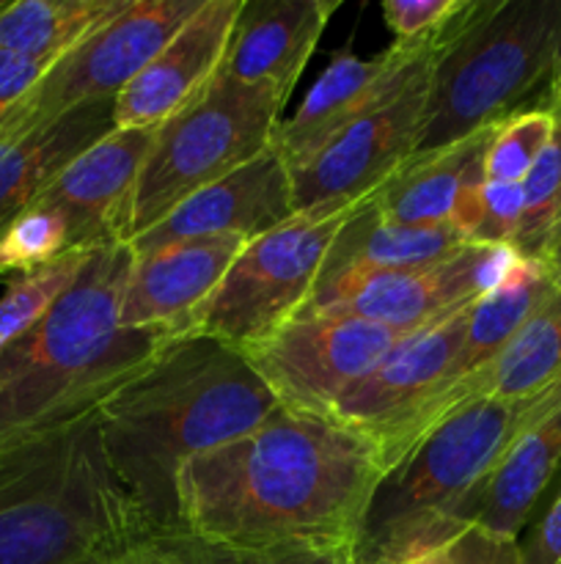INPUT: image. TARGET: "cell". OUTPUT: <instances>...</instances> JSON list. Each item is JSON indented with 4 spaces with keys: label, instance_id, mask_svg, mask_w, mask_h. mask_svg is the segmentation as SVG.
Masks as SVG:
<instances>
[{
    "label": "cell",
    "instance_id": "cell-1",
    "mask_svg": "<svg viewBox=\"0 0 561 564\" xmlns=\"http://www.w3.org/2000/svg\"><path fill=\"white\" fill-rule=\"evenodd\" d=\"M385 477L372 438L322 416L275 411L176 477V527L237 556L358 545Z\"/></svg>",
    "mask_w": 561,
    "mask_h": 564
},
{
    "label": "cell",
    "instance_id": "cell-2",
    "mask_svg": "<svg viewBox=\"0 0 561 564\" xmlns=\"http://www.w3.org/2000/svg\"><path fill=\"white\" fill-rule=\"evenodd\" d=\"M280 402L240 350L207 336L174 339L97 413L121 488L154 529L176 527V477L193 457L242 438Z\"/></svg>",
    "mask_w": 561,
    "mask_h": 564
},
{
    "label": "cell",
    "instance_id": "cell-3",
    "mask_svg": "<svg viewBox=\"0 0 561 564\" xmlns=\"http://www.w3.org/2000/svg\"><path fill=\"white\" fill-rule=\"evenodd\" d=\"M132 262L127 242L91 248L42 323L0 356V452L94 416L174 341L121 328Z\"/></svg>",
    "mask_w": 561,
    "mask_h": 564
},
{
    "label": "cell",
    "instance_id": "cell-4",
    "mask_svg": "<svg viewBox=\"0 0 561 564\" xmlns=\"http://www.w3.org/2000/svg\"><path fill=\"white\" fill-rule=\"evenodd\" d=\"M97 413L0 452V564H82L157 532L116 479Z\"/></svg>",
    "mask_w": 561,
    "mask_h": 564
},
{
    "label": "cell",
    "instance_id": "cell-5",
    "mask_svg": "<svg viewBox=\"0 0 561 564\" xmlns=\"http://www.w3.org/2000/svg\"><path fill=\"white\" fill-rule=\"evenodd\" d=\"M548 397L479 400L446 419L380 479L361 538L358 564L405 560L457 543L471 529L473 501L512 444L550 419Z\"/></svg>",
    "mask_w": 561,
    "mask_h": 564
},
{
    "label": "cell",
    "instance_id": "cell-6",
    "mask_svg": "<svg viewBox=\"0 0 561 564\" xmlns=\"http://www.w3.org/2000/svg\"><path fill=\"white\" fill-rule=\"evenodd\" d=\"M561 58V0H490L484 14L440 55L429 75L418 152L498 127L548 97Z\"/></svg>",
    "mask_w": 561,
    "mask_h": 564
},
{
    "label": "cell",
    "instance_id": "cell-7",
    "mask_svg": "<svg viewBox=\"0 0 561 564\" xmlns=\"http://www.w3.org/2000/svg\"><path fill=\"white\" fill-rule=\"evenodd\" d=\"M284 105L278 94L242 86L218 72L185 110L154 130L141 174L121 209L116 240L130 246L193 193L262 154Z\"/></svg>",
    "mask_w": 561,
    "mask_h": 564
},
{
    "label": "cell",
    "instance_id": "cell-8",
    "mask_svg": "<svg viewBox=\"0 0 561 564\" xmlns=\"http://www.w3.org/2000/svg\"><path fill=\"white\" fill-rule=\"evenodd\" d=\"M358 204L306 209L248 240L185 336H207L242 350L300 314L311 303L330 248Z\"/></svg>",
    "mask_w": 561,
    "mask_h": 564
},
{
    "label": "cell",
    "instance_id": "cell-9",
    "mask_svg": "<svg viewBox=\"0 0 561 564\" xmlns=\"http://www.w3.org/2000/svg\"><path fill=\"white\" fill-rule=\"evenodd\" d=\"M204 0H130L113 20L66 50L0 121V135L36 130L80 105L116 99Z\"/></svg>",
    "mask_w": 561,
    "mask_h": 564
},
{
    "label": "cell",
    "instance_id": "cell-10",
    "mask_svg": "<svg viewBox=\"0 0 561 564\" xmlns=\"http://www.w3.org/2000/svg\"><path fill=\"white\" fill-rule=\"evenodd\" d=\"M407 334L352 314L306 306L278 330L242 347L280 408L328 419L336 402Z\"/></svg>",
    "mask_w": 561,
    "mask_h": 564
},
{
    "label": "cell",
    "instance_id": "cell-11",
    "mask_svg": "<svg viewBox=\"0 0 561 564\" xmlns=\"http://www.w3.org/2000/svg\"><path fill=\"white\" fill-rule=\"evenodd\" d=\"M487 3L490 0H468L454 25L435 39L394 42L372 58H358L346 50L336 53L308 88L300 108L275 124L270 149L289 165V171L308 163L346 127L388 105L424 66L440 58L484 14Z\"/></svg>",
    "mask_w": 561,
    "mask_h": 564
},
{
    "label": "cell",
    "instance_id": "cell-12",
    "mask_svg": "<svg viewBox=\"0 0 561 564\" xmlns=\"http://www.w3.org/2000/svg\"><path fill=\"white\" fill-rule=\"evenodd\" d=\"M432 64L424 66L388 105L358 119L292 171L297 213L363 202L418 152L427 124Z\"/></svg>",
    "mask_w": 561,
    "mask_h": 564
},
{
    "label": "cell",
    "instance_id": "cell-13",
    "mask_svg": "<svg viewBox=\"0 0 561 564\" xmlns=\"http://www.w3.org/2000/svg\"><path fill=\"white\" fill-rule=\"evenodd\" d=\"M471 306L402 336L330 411V422L361 433L377 452L449 389Z\"/></svg>",
    "mask_w": 561,
    "mask_h": 564
},
{
    "label": "cell",
    "instance_id": "cell-14",
    "mask_svg": "<svg viewBox=\"0 0 561 564\" xmlns=\"http://www.w3.org/2000/svg\"><path fill=\"white\" fill-rule=\"evenodd\" d=\"M482 242H471L457 257L429 268L344 270L319 284L308 306L352 314L396 334H413L482 301Z\"/></svg>",
    "mask_w": 561,
    "mask_h": 564
},
{
    "label": "cell",
    "instance_id": "cell-15",
    "mask_svg": "<svg viewBox=\"0 0 561 564\" xmlns=\"http://www.w3.org/2000/svg\"><path fill=\"white\" fill-rule=\"evenodd\" d=\"M295 215L297 204L289 165L267 147L229 176L185 198L157 226L132 240L130 248L135 257H141L174 242L220 235L253 240L278 229Z\"/></svg>",
    "mask_w": 561,
    "mask_h": 564
},
{
    "label": "cell",
    "instance_id": "cell-16",
    "mask_svg": "<svg viewBox=\"0 0 561 564\" xmlns=\"http://www.w3.org/2000/svg\"><path fill=\"white\" fill-rule=\"evenodd\" d=\"M242 0H204L116 97V130H157L218 77Z\"/></svg>",
    "mask_w": 561,
    "mask_h": 564
},
{
    "label": "cell",
    "instance_id": "cell-17",
    "mask_svg": "<svg viewBox=\"0 0 561 564\" xmlns=\"http://www.w3.org/2000/svg\"><path fill=\"white\" fill-rule=\"evenodd\" d=\"M245 242V237L220 235L135 257L121 295V328L157 330L168 339H182Z\"/></svg>",
    "mask_w": 561,
    "mask_h": 564
},
{
    "label": "cell",
    "instance_id": "cell-18",
    "mask_svg": "<svg viewBox=\"0 0 561 564\" xmlns=\"http://www.w3.org/2000/svg\"><path fill=\"white\" fill-rule=\"evenodd\" d=\"M495 127L471 138L413 154L385 185L372 193L380 218L402 226H451L473 242L482 220L484 152Z\"/></svg>",
    "mask_w": 561,
    "mask_h": 564
},
{
    "label": "cell",
    "instance_id": "cell-19",
    "mask_svg": "<svg viewBox=\"0 0 561 564\" xmlns=\"http://www.w3.org/2000/svg\"><path fill=\"white\" fill-rule=\"evenodd\" d=\"M339 0H242L220 75L289 99Z\"/></svg>",
    "mask_w": 561,
    "mask_h": 564
},
{
    "label": "cell",
    "instance_id": "cell-20",
    "mask_svg": "<svg viewBox=\"0 0 561 564\" xmlns=\"http://www.w3.org/2000/svg\"><path fill=\"white\" fill-rule=\"evenodd\" d=\"M154 130H110L38 196L36 204L55 209L69 226V246L80 251L116 240L121 209L135 187Z\"/></svg>",
    "mask_w": 561,
    "mask_h": 564
},
{
    "label": "cell",
    "instance_id": "cell-21",
    "mask_svg": "<svg viewBox=\"0 0 561 564\" xmlns=\"http://www.w3.org/2000/svg\"><path fill=\"white\" fill-rule=\"evenodd\" d=\"M113 102L97 99L36 130L0 135V229L33 207L72 160L113 130Z\"/></svg>",
    "mask_w": 561,
    "mask_h": 564
},
{
    "label": "cell",
    "instance_id": "cell-22",
    "mask_svg": "<svg viewBox=\"0 0 561 564\" xmlns=\"http://www.w3.org/2000/svg\"><path fill=\"white\" fill-rule=\"evenodd\" d=\"M561 466V411L522 433L479 488L471 529L495 543H520L539 496Z\"/></svg>",
    "mask_w": 561,
    "mask_h": 564
},
{
    "label": "cell",
    "instance_id": "cell-23",
    "mask_svg": "<svg viewBox=\"0 0 561 564\" xmlns=\"http://www.w3.org/2000/svg\"><path fill=\"white\" fill-rule=\"evenodd\" d=\"M468 246L471 242L451 226L391 224L380 218L372 196H366L336 237L319 284L355 268H429L457 257Z\"/></svg>",
    "mask_w": 561,
    "mask_h": 564
},
{
    "label": "cell",
    "instance_id": "cell-24",
    "mask_svg": "<svg viewBox=\"0 0 561 564\" xmlns=\"http://www.w3.org/2000/svg\"><path fill=\"white\" fill-rule=\"evenodd\" d=\"M556 290L559 286L553 284L542 264L522 259L520 268L501 290L473 303L471 312H468L465 339H462L460 358H457L454 378L449 386L460 383V380L471 378L473 372L487 367Z\"/></svg>",
    "mask_w": 561,
    "mask_h": 564
},
{
    "label": "cell",
    "instance_id": "cell-25",
    "mask_svg": "<svg viewBox=\"0 0 561 564\" xmlns=\"http://www.w3.org/2000/svg\"><path fill=\"white\" fill-rule=\"evenodd\" d=\"M130 0H14L0 3V50L55 64Z\"/></svg>",
    "mask_w": 561,
    "mask_h": 564
},
{
    "label": "cell",
    "instance_id": "cell-26",
    "mask_svg": "<svg viewBox=\"0 0 561 564\" xmlns=\"http://www.w3.org/2000/svg\"><path fill=\"white\" fill-rule=\"evenodd\" d=\"M86 253L88 251H80V248H72L55 262L11 281L9 290L0 297V356L42 323L44 314L55 306V301L69 290L75 275L80 273Z\"/></svg>",
    "mask_w": 561,
    "mask_h": 564
},
{
    "label": "cell",
    "instance_id": "cell-27",
    "mask_svg": "<svg viewBox=\"0 0 561 564\" xmlns=\"http://www.w3.org/2000/svg\"><path fill=\"white\" fill-rule=\"evenodd\" d=\"M520 187L522 215L512 246L517 248L522 259L542 262L561 209V121L556 135L550 138V143L537 158V163L522 176Z\"/></svg>",
    "mask_w": 561,
    "mask_h": 564
},
{
    "label": "cell",
    "instance_id": "cell-28",
    "mask_svg": "<svg viewBox=\"0 0 561 564\" xmlns=\"http://www.w3.org/2000/svg\"><path fill=\"white\" fill-rule=\"evenodd\" d=\"M556 130H559V116L550 105H537L501 121L484 152V180L522 182Z\"/></svg>",
    "mask_w": 561,
    "mask_h": 564
},
{
    "label": "cell",
    "instance_id": "cell-29",
    "mask_svg": "<svg viewBox=\"0 0 561 564\" xmlns=\"http://www.w3.org/2000/svg\"><path fill=\"white\" fill-rule=\"evenodd\" d=\"M72 251L69 226L55 209L33 204L0 229V279L25 275Z\"/></svg>",
    "mask_w": 561,
    "mask_h": 564
},
{
    "label": "cell",
    "instance_id": "cell-30",
    "mask_svg": "<svg viewBox=\"0 0 561 564\" xmlns=\"http://www.w3.org/2000/svg\"><path fill=\"white\" fill-rule=\"evenodd\" d=\"M82 564H245V556L201 543L182 529H157Z\"/></svg>",
    "mask_w": 561,
    "mask_h": 564
},
{
    "label": "cell",
    "instance_id": "cell-31",
    "mask_svg": "<svg viewBox=\"0 0 561 564\" xmlns=\"http://www.w3.org/2000/svg\"><path fill=\"white\" fill-rule=\"evenodd\" d=\"M468 0H385V25L394 31V42H424L454 25Z\"/></svg>",
    "mask_w": 561,
    "mask_h": 564
},
{
    "label": "cell",
    "instance_id": "cell-32",
    "mask_svg": "<svg viewBox=\"0 0 561 564\" xmlns=\"http://www.w3.org/2000/svg\"><path fill=\"white\" fill-rule=\"evenodd\" d=\"M522 215V187L520 182H487L482 187V220L473 242L482 246H501L515 240L517 224Z\"/></svg>",
    "mask_w": 561,
    "mask_h": 564
},
{
    "label": "cell",
    "instance_id": "cell-33",
    "mask_svg": "<svg viewBox=\"0 0 561 564\" xmlns=\"http://www.w3.org/2000/svg\"><path fill=\"white\" fill-rule=\"evenodd\" d=\"M50 61L0 50V121L16 108L22 97L50 72Z\"/></svg>",
    "mask_w": 561,
    "mask_h": 564
},
{
    "label": "cell",
    "instance_id": "cell-34",
    "mask_svg": "<svg viewBox=\"0 0 561 564\" xmlns=\"http://www.w3.org/2000/svg\"><path fill=\"white\" fill-rule=\"evenodd\" d=\"M520 564H561V494L520 545Z\"/></svg>",
    "mask_w": 561,
    "mask_h": 564
},
{
    "label": "cell",
    "instance_id": "cell-35",
    "mask_svg": "<svg viewBox=\"0 0 561 564\" xmlns=\"http://www.w3.org/2000/svg\"><path fill=\"white\" fill-rule=\"evenodd\" d=\"M245 564H358V560L355 545H300V549L245 556Z\"/></svg>",
    "mask_w": 561,
    "mask_h": 564
},
{
    "label": "cell",
    "instance_id": "cell-36",
    "mask_svg": "<svg viewBox=\"0 0 561 564\" xmlns=\"http://www.w3.org/2000/svg\"><path fill=\"white\" fill-rule=\"evenodd\" d=\"M462 564H520V543H495L468 529L462 538Z\"/></svg>",
    "mask_w": 561,
    "mask_h": 564
},
{
    "label": "cell",
    "instance_id": "cell-37",
    "mask_svg": "<svg viewBox=\"0 0 561 564\" xmlns=\"http://www.w3.org/2000/svg\"><path fill=\"white\" fill-rule=\"evenodd\" d=\"M465 534H462V538H465ZM462 538L457 540V543L443 545V549H432V551H424V554L405 556V560L377 562V564H462Z\"/></svg>",
    "mask_w": 561,
    "mask_h": 564
},
{
    "label": "cell",
    "instance_id": "cell-38",
    "mask_svg": "<svg viewBox=\"0 0 561 564\" xmlns=\"http://www.w3.org/2000/svg\"><path fill=\"white\" fill-rule=\"evenodd\" d=\"M556 116H559V121H561V110H556ZM539 264L548 270L550 279H553V284L561 290V209H559V218H556V229H553V237H550V246H548V251H544V259Z\"/></svg>",
    "mask_w": 561,
    "mask_h": 564
},
{
    "label": "cell",
    "instance_id": "cell-39",
    "mask_svg": "<svg viewBox=\"0 0 561 564\" xmlns=\"http://www.w3.org/2000/svg\"><path fill=\"white\" fill-rule=\"evenodd\" d=\"M548 105H550V108H553V110H561V58H559V66H556L553 83H550Z\"/></svg>",
    "mask_w": 561,
    "mask_h": 564
}]
</instances>
